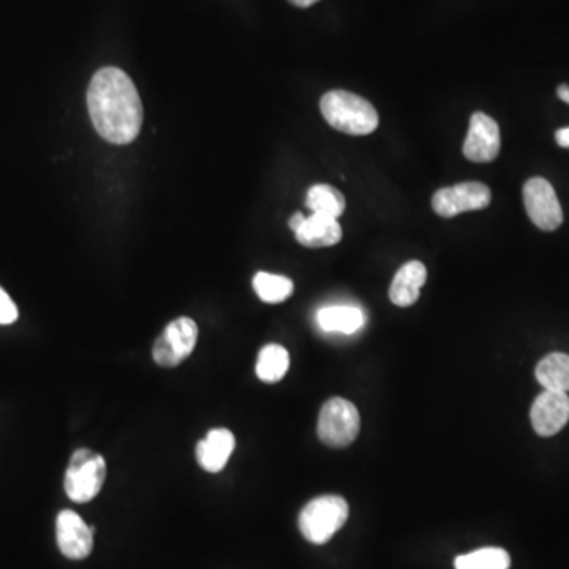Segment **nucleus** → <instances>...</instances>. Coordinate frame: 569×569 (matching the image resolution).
<instances>
[{
    "label": "nucleus",
    "instance_id": "nucleus-23",
    "mask_svg": "<svg viewBox=\"0 0 569 569\" xmlns=\"http://www.w3.org/2000/svg\"><path fill=\"white\" fill-rule=\"evenodd\" d=\"M306 222V217L302 216V214H295V216L289 219V228H292L293 231H298L299 228L302 227V223Z\"/></svg>",
    "mask_w": 569,
    "mask_h": 569
},
{
    "label": "nucleus",
    "instance_id": "nucleus-6",
    "mask_svg": "<svg viewBox=\"0 0 569 569\" xmlns=\"http://www.w3.org/2000/svg\"><path fill=\"white\" fill-rule=\"evenodd\" d=\"M198 340V326L189 316H181L165 327L155 340L152 358L161 367H176L182 364L195 350Z\"/></svg>",
    "mask_w": 569,
    "mask_h": 569
},
{
    "label": "nucleus",
    "instance_id": "nucleus-16",
    "mask_svg": "<svg viewBox=\"0 0 569 569\" xmlns=\"http://www.w3.org/2000/svg\"><path fill=\"white\" fill-rule=\"evenodd\" d=\"M538 382L546 391L569 392V357L551 353L540 361L534 371Z\"/></svg>",
    "mask_w": 569,
    "mask_h": 569
},
{
    "label": "nucleus",
    "instance_id": "nucleus-8",
    "mask_svg": "<svg viewBox=\"0 0 569 569\" xmlns=\"http://www.w3.org/2000/svg\"><path fill=\"white\" fill-rule=\"evenodd\" d=\"M492 202L491 189L481 182H462L453 187L438 190L432 198V208L444 219L468 210L488 208Z\"/></svg>",
    "mask_w": 569,
    "mask_h": 569
},
{
    "label": "nucleus",
    "instance_id": "nucleus-14",
    "mask_svg": "<svg viewBox=\"0 0 569 569\" xmlns=\"http://www.w3.org/2000/svg\"><path fill=\"white\" fill-rule=\"evenodd\" d=\"M296 240L303 247L322 248L336 246L341 240L339 220L333 217L312 214L306 217V222L296 231Z\"/></svg>",
    "mask_w": 569,
    "mask_h": 569
},
{
    "label": "nucleus",
    "instance_id": "nucleus-4",
    "mask_svg": "<svg viewBox=\"0 0 569 569\" xmlns=\"http://www.w3.org/2000/svg\"><path fill=\"white\" fill-rule=\"evenodd\" d=\"M105 478L106 462L102 454L91 450L75 451L65 474V493L72 502H91L102 491Z\"/></svg>",
    "mask_w": 569,
    "mask_h": 569
},
{
    "label": "nucleus",
    "instance_id": "nucleus-19",
    "mask_svg": "<svg viewBox=\"0 0 569 569\" xmlns=\"http://www.w3.org/2000/svg\"><path fill=\"white\" fill-rule=\"evenodd\" d=\"M455 569H509L512 557L502 547H484L470 552V554L458 555L454 560Z\"/></svg>",
    "mask_w": 569,
    "mask_h": 569
},
{
    "label": "nucleus",
    "instance_id": "nucleus-15",
    "mask_svg": "<svg viewBox=\"0 0 569 569\" xmlns=\"http://www.w3.org/2000/svg\"><path fill=\"white\" fill-rule=\"evenodd\" d=\"M316 324L324 333L354 334L365 324L364 312L354 306H327L316 313Z\"/></svg>",
    "mask_w": 569,
    "mask_h": 569
},
{
    "label": "nucleus",
    "instance_id": "nucleus-11",
    "mask_svg": "<svg viewBox=\"0 0 569 569\" xmlns=\"http://www.w3.org/2000/svg\"><path fill=\"white\" fill-rule=\"evenodd\" d=\"M531 426L541 437H552L560 432L569 421L568 392H541L531 405Z\"/></svg>",
    "mask_w": 569,
    "mask_h": 569
},
{
    "label": "nucleus",
    "instance_id": "nucleus-1",
    "mask_svg": "<svg viewBox=\"0 0 569 569\" xmlns=\"http://www.w3.org/2000/svg\"><path fill=\"white\" fill-rule=\"evenodd\" d=\"M88 108L96 133L113 144H129L143 126V103L126 72L105 67L96 72L88 89Z\"/></svg>",
    "mask_w": 569,
    "mask_h": 569
},
{
    "label": "nucleus",
    "instance_id": "nucleus-5",
    "mask_svg": "<svg viewBox=\"0 0 569 569\" xmlns=\"http://www.w3.org/2000/svg\"><path fill=\"white\" fill-rule=\"evenodd\" d=\"M360 429V412L353 403L341 398H334L324 403L316 432L326 447L336 450L350 447L357 440Z\"/></svg>",
    "mask_w": 569,
    "mask_h": 569
},
{
    "label": "nucleus",
    "instance_id": "nucleus-20",
    "mask_svg": "<svg viewBox=\"0 0 569 569\" xmlns=\"http://www.w3.org/2000/svg\"><path fill=\"white\" fill-rule=\"evenodd\" d=\"M254 289L258 298L268 303H281L293 295L295 285L285 275L258 272L254 277Z\"/></svg>",
    "mask_w": 569,
    "mask_h": 569
},
{
    "label": "nucleus",
    "instance_id": "nucleus-25",
    "mask_svg": "<svg viewBox=\"0 0 569 569\" xmlns=\"http://www.w3.org/2000/svg\"><path fill=\"white\" fill-rule=\"evenodd\" d=\"M557 95L569 105V86H560V88L557 89Z\"/></svg>",
    "mask_w": 569,
    "mask_h": 569
},
{
    "label": "nucleus",
    "instance_id": "nucleus-9",
    "mask_svg": "<svg viewBox=\"0 0 569 569\" xmlns=\"http://www.w3.org/2000/svg\"><path fill=\"white\" fill-rule=\"evenodd\" d=\"M56 538L59 551L65 557L82 560L91 555L94 547V527H88L79 514L64 509L57 516Z\"/></svg>",
    "mask_w": 569,
    "mask_h": 569
},
{
    "label": "nucleus",
    "instance_id": "nucleus-13",
    "mask_svg": "<svg viewBox=\"0 0 569 569\" xmlns=\"http://www.w3.org/2000/svg\"><path fill=\"white\" fill-rule=\"evenodd\" d=\"M427 269L421 261H410L399 269L389 288V299L399 307L413 306L419 299L421 288L426 284Z\"/></svg>",
    "mask_w": 569,
    "mask_h": 569
},
{
    "label": "nucleus",
    "instance_id": "nucleus-22",
    "mask_svg": "<svg viewBox=\"0 0 569 569\" xmlns=\"http://www.w3.org/2000/svg\"><path fill=\"white\" fill-rule=\"evenodd\" d=\"M555 141H557L558 146L569 150V127L558 130V132L555 133Z\"/></svg>",
    "mask_w": 569,
    "mask_h": 569
},
{
    "label": "nucleus",
    "instance_id": "nucleus-12",
    "mask_svg": "<svg viewBox=\"0 0 569 569\" xmlns=\"http://www.w3.org/2000/svg\"><path fill=\"white\" fill-rule=\"evenodd\" d=\"M234 448H236V438L231 430H209L205 440L199 441L196 447V461L203 470L219 474L227 467Z\"/></svg>",
    "mask_w": 569,
    "mask_h": 569
},
{
    "label": "nucleus",
    "instance_id": "nucleus-2",
    "mask_svg": "<svg viewBox=\"0 0 569 569\" xmlns=\"http://www.w3.org/2000/svg\"><path fill=\"white\" fill-rule=\"evenodd\" d=\"M320 109L333 129L351 137H364L377 130V109L362 96L347 91H331L323 95Z\"/></svg>",
    "mask_w": 569,
    "mask_h": 569
},
{
    "label": "nucleus",
    "instance_id": "nucleus-21",
    "mask_svg": "<svg viewBox=\"0 0 569 569\" xmlns=\"http://www.w3.org/2000/svg\"><path fill=\"white\" fill-rule=\"evenodd\" d=\"M18 320V307L12 301L5 289L0 286V324H12Z\"/></svg>",
    "mask_w": 569,
    "mask_h": 569
},
{
    "label": "nucleus",
    "instance_id": "nucleus-17",
    "mask_svg": "<svg viewBox=\"0 0 569 569\" xmlns=\"http://www.w3.org/2000/svg\"><path fill=\"white\" fill-rule=\"evenodd\" d=\"M289 368V354L286 348L277 344L261 348L257 360V377L263 383H277L285 377Z\"/></svg>",
    "mask_w": 569,
    "mask_h": 569
},
{
    "label": "nucleus",
    "instance_id": "nucleus-24",
    "mask_svg": "<svg viewBox=\"0 0 569 569\" xmlns=\"http://www.w3.org/2000/svg\"><path fill=\"white\" fill-rule=\"evenodd\" d=\"M289 2L299 7V9H307V7H312L313 3L320 2V0H289Z\"/></svg>",
    "mask_w": 569,
    "mask_h": 569
},
{
    "label": "nucleus",
    "instance_id": "nucleus-18",
    "mask_svg": "<svg viewBox=\"0 0 569 569\" xmlns=\"http://www.w3.org/2000/svg\"><path fill=\"white\" fill-rule=\"evenodd\" d=\"M306 205L313 214L339 220L345 210V196L333 185H313L307 192Z\"/></svg>",
    "mask_w": 569,
    "mask_h": 569
},
{
    "label": "nucleus",
    "instance_id": "nucleus-3",
    "mask_svg": "<svg viewBox=\"0 0 569 569\" xmlns=\"http://www.w3.org/2000/svg\"><path fill=\"white\" fill-rule=\"evenodd\" d=\"M348 503L339 495H322L303 506L299 530L309 543L326 544L347 522Z\"/></svg>",
    "mask_w": 569,
    "mask_h": 569
},
{
    "label": "nucleus",
    "instance_id": "nucleus-7",
    "mask_svg": "<svg viewBox=\"0 0 569 569\" xmlns=\"http://www.w3.org/2000/svg\"><path fill=\"white\" fill-rule=\"evenodd\" d=\"M523 205L531 222L540 230L555 231L564 223V210L551 182L544 178H531L523 185Z\"/></svg>",
    "mask_w": 569,
    "mask_h": 569
},
{
    "label": "nucleus",
    "instance_id": "nucleus-10",
    "mask_svg": "<svg viewBox=\"0 0 569 569\" xmlns=\"http://www.w3.org/2000/svg\"><path fill=\"white\" fill-rule=\"evenodd\" d=\"M500 147H502V138H500L499 124L488 114L475 113L465 138V157L475 164H489L499 157Z\"/></svg>",
    "mask_w": 569,
    "mask_h": 569
}]
</instances>
